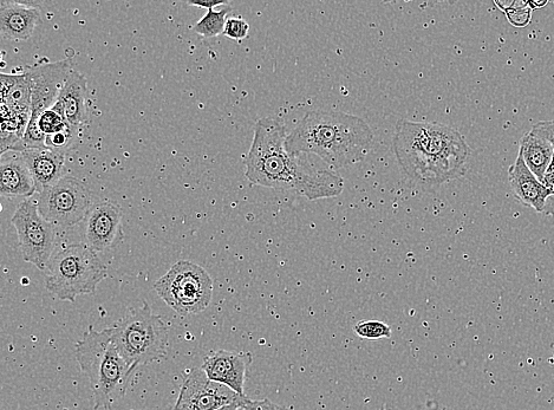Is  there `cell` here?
<instances>
[{
    "label": "cell",
    "mask_w": 554,
    "mask_h": 410,
    "mask_svg": "<svg viewBox=\"0 0 554 410\" xmlns=\"http://www.w3.org/2000/svg\"><path fill=\"white\" fill-rule=\"evenodd\" d=\"M113 328L120 354L133 366L165 360L168 353V327L153 314L147 302L139 309H129Z\"/></svg>",
    "instance_id": "8992f818"
},
{
    "label": "cell",
    "mask_w": 554,
    "mask_h": 410,
    "mask_svg": "<svg viewBox=\"0 0 554 410\" xmlns=\"http://www.w3.org/2000/svg\"><path fill=\"white\" fill-rule=\"evenodd\" d=\"M95 193L80 180L63 177L56 185L39 193L37 206L45 220L55 227L69 229L88 219L96 205Z\"/></svg>",
    "instance_id": "9c48e42d"
},
{
    "label": "cell",
    "mask_w": 554,
    "mask_h": 410,
    "mask_svg": "<svg viewBox=\"0 0 554 410\" xmlns=\"http://www.w3.org/2000/svg\"><path fill=\"white\" fill-rule=\"evenodd\" d=\"M188 4L206 10L214 9L215 6L228 5L227 2H210V0L208 2H188Z\"/></svg>",
    "instance_id": "f1b7e54d"
},
{
    "label": "cell",
    "mask_w": 554,
    "mask_h": 410,
    "mask_svg": "<svg viewBox=\"0 0 554 410\" xmlns=\"http://www.w3.org/2000/svg\"><path fill=\"white\" fill-rule=\"evenodd\" d=\"M547 4H549L547 0H543V2H538V0H532V2H527V5L530 6V9L532 11L543 9Z\"/></svg>",
    "instance_id": "4dcf8cb0"
},
{
    "label": "cell",
    "mask_w": 554,
    "mask_h": 410,
    "mask_svg": "<svg viewBox=\"0 0 554 410\" xmlns=\"http://www.w3.org/2000/svg\"><path fill=\"white\" fill-rule=\"evenodd\" d=\"M39 132H41L45 138L48 136H54L61 134L70 128V123L65 116L64 108L60 102H56L55 106L44 112L37 121Z\"/></svg>",
    "instance_id": "44dd1931"
},
{
    "label": "cell",
    "mask_w": 554,
    "mask_h": 410,
    "mask_svg": "<svg viewBox=\"0 0 554 410\" xmlns=\"http://www.w3.org/2000/svg\"><path fill=\"white\" fill-rule=\"evenodd\" d=\"M245 410H288L282 406L276 405L270 400L252 401L246 398L240 405Z\"/></svg>",
    "instance_id": "83f0119b"
},
{
    "label": "cell",
    "mask_w": 554,
    "mask_h": 410,
    "mask_svg": "<svg viewBox=\"0 0 554 410\" xmlns=\"http://www.w3.org/2000/svg\"><path fill=\"white\" fill-rule=\"evenodd\" d=\"M531 132L549 141L554 148V120L540 121L532 127Z\"/></svg>",
    "instance_id": "4316f807"
},
{
    "label": "cell",
    "mask_w": 554,
    "mask_h": 410,
    "mask_svg": "<svg viewBox=\"0 0 554 410\" xmlns=\"http://www.w3.org/2000/svg\"><path fill=\"white\" fill-rule=\"evenodd\" d=\"M38 193L54 186L63 178L65 154L48 148L25 149L22 153Z\"/></svg>",
    "instance_id": "2e32d148"
},
{
    "label": "cell",
    "mask_w": 554,
    "mask_h": 410,
    "mask_svg": "<svg viewBox=\"0 0 554 410\" xmlns=\"http://www.w3.org/2000/svg\"><path fill=\"white\" fill-rule=\"evenodd\" d=\"M245 399H246V398H245ZM245 399H244V400H245ZM240 405H241V403H240ZM240 405H239V407H238L236 410H245V409L241 408Z\"/></svg>",
    "instance_id": "d6a6232c"
},
{
    "label": "cell",
    "mask_w": 554,
    "mask_h": 410,
    "mask_svg": "<svg viewBox=\"0 0 554 410\" xmlns=\"http://www.w3.org/2000/svg\"><path fill=\"white\" fill-rule=\"evenodd\" d=\"M245 398H247V396H244V398H241L240 401H238L236 403H233V405L225 407V408L220 409V410H236L239 407L240 403L243 402Z\"/></svg>",
    "instance_id": "1f68e13d"
},
{
    "label": "cell",
    "mask_w": 554,
    "mask_h": 410,
    "mask_svg": "<svg viewBox=\"0 0 554 410\" xmlns=\"http://www.w3.org/2000/svg\"><path fill=\"white\" fill-rule=\"evenodd\" d=\"M41 23V10L35 3H0V34L5 41H28Z\"/></svg>",
    "instance_id": "5bb4252c"
},
{
    "label": "cell",
    "mask_w": 554,
    "mask_h": 410,
    "mask_svg": "<svg viewBox=\"0 0 554 410\" xmlns=\"http://www.w3.org/2000/svg\"><path fill=\"white\" fill-rule=\"evenodd\" d=\"M37 192L34 178L22 153L10 152L2 156L0 165V194L3 197L30 198Z\"/></svg>",
    "instance_id": "e0dca14e"
},
{
    "label": "cell",
    "mask_w": 554,
    "mask_h": 410,
    "mask_svg": "<svg viewBox=\"0 0 554 410\" xmlns=\"http://www.w3.org/2000/svg\"><path fill=\"white\" fill-rule=\"evenodd\" d=\"M553 357H554V355H553Z\"/></svg>",
    "instance_id": "836d02e7"
},
{
    "label": "cell",
    "mask_w": 554,
    "mask_h": 410,
    "mask_svg": "<svg viewBox=\"0 0 554 410\" xmlns=\"http://www.w3.org/2000/svg\"><path fill=\"white\" fill-rule=\"evenodd\" d=\"M71 58L58 62L43 60L26 69L31 84V119L26 128L24 143L26 149L45 148V136L39 132V116L55 106L65 81L73 71Z\"/></svg>",
    "instance_id": "ba28073f"
},
{
    "label": "cell",
    "mask_w": 554,
    "mask_h": 410,
    "mask_svg": "<svg viewBox=\"0 0 554 410\" xmlns=\"http://www.w3.org/2000/svg\"><path fill=\"white\" fill-rule=\"evenodd\" d=\"M121 220V207L114 201H97L87 224V239L91 249L103 252L113 247L120 236Z\"/></svg>",
    "instance_id": "4fadbf2b"
},
{
    "label": "cell",
    "mask_w": 554,
    "mask_h": 410,
    "mask_svg": "<svg viewBox=\"0 0 554 410\" xmlns=\"http://www.w3.org/2000/svg\"><path fill=\"white\" fill-rule=\"evenodd\" d=\"M87 80L81 73L71 71L58 96L71 127L80 128L88 121Z\"/></svg>",
    "instance_id": "ac0fdd59"
},
{
    "label": "cell",
    "mask_w": 554,
    "mask_h": 410,
    "mask_svg": "<svg viewBox=\"0 0 554 410\" xmlns=\"http://www.w3.org/2000/svg\"><path fill=\"white\" fill-rule=\"evenodd\" d=\"M253 356L247 351L218 350L205 357L201 369L208 379L220 383L238 395L245 396L247 369Z\"/></svg>",
    "instance_id": "7c38bea8"
},
{
    "label": "cell",
    "mask_w": 554,
    "mask_h": 410,
    "mask_svg": "<svg viewBox=\"0 0 554 410\" xmlns=\"http://www.w3.org/2000/svg\"><path fill=\"white\" fill-rule=\"evenodd\" d=\"M355 334L363 340L377 341L382 338H390L391 328L381 321L363 320L357 322L354 327Z\"/></svg>",
    "instance_id": "cb8c5ba5"
},
{
    "label": "cell",
    "mask_w": 554,
    "mask_h": 410,
    "mask_svg": "<svg viewBox=\"0 0 554 410\" xmlns=\"http://www.w3.org/2000/svg\"><path fill=\"white\" fill-rule=\"evenodd\" d=\"M154 290L177 314L198 315L212 301L213 281L200 265L180 260L154 284Z\"/></svg>",
    "instance_id": "52a82bcc"
},
{
    "label": "cell",
    "mask_w": 554,
    "mask_h": 410,
    "mask_svg": "<svg viewBox=\"0 0 554 410\" xmlns=\"http://www.w3.org/2000/svg\"><path fill=\"white\" fill-rule=\"evenodd\" d=\"M45 284L50 294L74 303L78 296L95 295L97 286L108 276L107 265L89 245L63 247L52 256Z\"/></svg>",
    "instance_id": "5b68a950"
},
{
    "label": "cell",
    "mask_w": 554,
    "mask_h": 410,
    "mask_svg": "<svg viewBox=\"0 0 554 410\" xmlns=\"http://www.w3.org/2000/svg\"><path fill=\"white\" fill-rule=\"evenodd\" d=\"M75 356L82 372L88 376L94 393L95 409H110L125 398L138 366L128 363L114 341L113 328L97 331L88 328L76 343Z\"/></svg>",
    "instance_id": "277c9868"
},
{
    "label": "cell",
    "mask_w": 554,
    "mask_h": 410,
    "mask_svg": "<svg viewBox=\"0 0 554 410\" xmlns=\"http://www.w3.org/2000/svg\"><path fill=\"white\" fill-rule=\"evenodd\" d=\"M397 160L410 178L438 185L465 174L469 147L458 130L440 123H397L394 138Z\"/></svg>",
    "instance_id": "7a4b0ae2"
},
{
    "label": "cell",
    "mask_w": 554,
    "mask_h": 410,
    "mask_svg": "<svg viewBox=\"0 0 554 410\" xmlns=\"http://www.w3.org/2000/svg\"><path fill=\"white\" fill-rule=\"evenodd\" d=\"M373 130L361 117L341 112H310L286 138L289 153L315 154L325 164L342 168L366 158Z\"/></svg>",
    "instance_id": "3957f363"
},
{
    "label": "cell",
    "mask_w": 554,
    "mask_h": 410,
    "mask_svg": "<svg viewBox=\"0 0 554 410\" xmlns=\"http://www.w3.org/2000/svg\"><path fill=\"white\" fill-rule=\"evenodd\" d=\"M508 180H510L514 195L521 204L533 208L538 213L544 212L546 199L551 192L530 171L520 152H518L516 162L508 171Z\"/></svg>",
    "instance_id": "9a60e30c"
},
{
    "label": "cell",
    "mask_w": 554,
    "mask_h": 410,
    "mask_svg": "<svg viewBox=\"0 0 554 410\" xmlns=\"http://www.w3.org/2000/svg\"><path fill=\"white\" fill-rule=\"evenodd\" d=\"M11 223L15 226L23 259L41 271H47L55 255V226L42 217L35 201L25 199L16 208Z\"/></svg>",
    "instance_id": "30bf717a"
},
{
    "label": "cell",
    "mask_w": 554,
    "mask_h": 410,
    "mask_svg": "<svg viewBox=\"0 0 554 410\" xmlns=\"http://www.w3.org/2000/svg\"><path fill=\"white\" fill-rule=\"evenodd\" d=\"M77 130L76 128H70L61 134L48 136V138H45V148L65 154V151L73 145Z\"/></svg>",
    "instance_id": "d4e9b609"
},
{
    "label": "cell",
    "mask_w": 554,
    "mask_h": 410,
    "mask_svg": "<svg viewBox=\"0 0 554 410\" xmlns=\"http://www.w3.org/2000/svg\"><path fill=\"white\" fill-rule=\"evenodd\" d=\"M2 106L12 112L31 115V84L26 71L22 74H2Z\"/></svg>",
    "instance_id": "d6986e66"
},
{
    "label": "cell",
    "mask_w": 554,
    "mask_h": 410,
    "mask_svg": "<svg viewBox=\"0 0 554 410\" xmlns=\"http://www.w3.org/2000/svg\"><path fill=\"white\" fill-rule=\"evenodd\" d=\"M519 152L523 154L530 171L536 175L539 181L543 182L554 156V148L551 143L529 132L520 140Z\"/></svg>",
    "instance_id": "ffe728a7"
},
{
    "label": "cell",
    "mask_w": 554,
    "mask_h": 410,
    "mask_svg": "<svg viewBox=\"0 0 554 410\" xmlns=\"http://www.w3.org/2000/svg\"><path fill=\"white\" fill-rule=\"evenodd\" d=\"M543 213L545 216L554 218V191L547 197Z\"/></svg>",
    "instance_id": "f546056e"
},
{
    "label": "cell",
    "mask_w": 554,
    "mask_h": 410,
    "mask_svg": "<svg viewBox=\"0 0 554 410\" xmlns=\"http://www.w3.org/2000/svg\"><path fill=\"white\" fill-rule=\"evenodd\" d=\"M495 5L505 13L508 22L516 26V28H525V26L531 23L533 11L527 5V2H517V0H514V2L507 4L497 0Z\"/></svg>",
    "instance_id": "603a6c76"
},
{
    "label": "cell",
    "mask_w": 554,
    "mask_h": 410,
    "mask_svg": "<svg viewBox=\"0 0 554 410\" xmlns=\"http://www.w3.org/2000/svg\"><path fill=\"white\" fill-rule=\"evenodd\" d=\"M249 31L250 25L243 18H227L224 36L234 39V41H241L249 36Z\"/></svg>",
    "instance_id": "484cf974"
},
{
    "label": "cell",
    "mask_w": 554,
    "mask_h": 410,
    "mask_svg": "<svg viewBox=\"0 0 554 410\" xmlns=\"http://www.w3.org/2000/svg\"><path fill=\"white\" fill-rule=\"evenodd\" d=\"M241 398L244 396L208 379L201 368H194L182 383L179 398L173 410H220L233 405Z\"/></svg>",
    "instance_id": "8fae6325"
},
{
    "label": "cell",
    "mask_w": 554,
    "mask_h": 410,
    "mask_svg": "<svg viewBox=\"0 0 554 410\" xmlns=\"http://www.w3.org/2000/svg\"><path fill=\"white\" fill-rule=\"evenodd\" d=\"M286 138L282 123L269 117L259 120L245 161L246 178L259 186L295 191L309 200L338 197L343 179L289 153Z\"/></svg>",
    "instance_id": "6da1fadb"
},
{
    "label": "cell",
    "mask_w": 554,
    "mask_h": 410,
    "mask_svg": "<svg viewBox=\"0 0 554 410\" xmlns=\"http://www.w3.org/2000/svg\"><path fill=\"white\" fill-rule=\"evenodd\" d=\"M232 9L230 6H225L224 9L215 11L214 9L207 10V13L200 21L194 25L193 30L198 35L205 38H213L224 35L226 16Z\"/></svg>",
    "instance_id": "7402d4cb"
}]
</instances>
